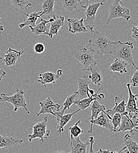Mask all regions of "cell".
Returning a JSON list of instances; mask_svg holds the SVG:
<instances>
[{
    "label": "cell",
    "mask_w": 138,
    "mask_h": 153,
    "mask_svg": "<svg viewBox=\"0 0 138 153\" xmlns=\"http://www.w3.org/2000/svg\"><path fill=\"white\" fill-rule=\"evenodd\" d=\"M91 31L92 37L88 41L89 48L99 55L110 54L113 53V47L120 41H112L103 34L95 30L94 27L88 28Z\"/></svg>",
    "instance_id": "obj_1"
},
{
    "label": "cell",
    "mask_w": 138,
    "mask_h": 153,
    "mask_svg": "<svg viewBox=\"0 0 138 153\" xmlns=\"http://www.w3.org/2000/svg\"><path fill=\"white\" fill-rule=\"evenodd\" d=\"M117 45L118 46V48L116 50L113 51V53L111 54L112 57L114 58L122 59L128 64H131L136 70L138 69V67L135 65L133 59V42L131 41L122 42L120 41L118 44H117Z\"/></svg>",
    "instance_id": "obj_2"
},
{
    "label": "cell",
    "mask_w": 138,
    "mask_h": 153,
    "mask_svg": "<svg viewBox=\"0 0 138 153\" xmlns=\"http://www.w3.org/2000/svg\"><path fill=\"white\" fill-rule=\"evenodd\" d=\"M138 113H129L125 111L122 114L121 123L116 132H124L128 131L131 136L138 134Z\"/></svg>",
    "instance_id": "obj_3"
},
{
    "label": "cell",
    "mask_w": 138,
    "mask_h": 153,
    "mask_svg": "<svg viewBox=\"0 0 138 153\" xmlns=\"http://www.w3.org/2000/svg\"><path fill=\"white\" fill-rule=\"evenodd\" d=\"M119 18H122L126 21H129L131 18L130 10L125 7L122 0H115L109 6V16L105 25H108L112 19Z\"/></svg>",
    "instance_id": "obj_4"
},
{
    "label": "cell",
    "mask_w": 138,
    "mask_h": 153,
    "mask_svg": "<svg viewBox=\"0 0 138 153\" xmlns=\"http://www.w3.org/2000/svg\"><path fill=\"white\" fill-rule=\"evenodd\" d=\"M16 93L11 96H7L5 93H1L0 94V102H10L14 106V111H17L19 108H24L27 114H30L27 108V104L26 103V100L25 98V92L22 89H18L16 87Z\"/></svg>",
    "instance_id": "obj_5"
},
{
    "label": "cell",
    "mask_w": 138,
    "mask_h": 153,
    "mask_svg": "<svg viewBox=\"0 0 138 153\" xmlns=\"http://www.w3.org/2000/svg\"><path fill=\"white\" fill-rule=\"evenodd\" d=\"M48 120V116H46L42 121L36 123L31 128V130H32V133L28 135L30 143L35 138H39L42 143H44V139L48 138L51 133V131L46 128Z\"/></svg>",
    "instance_id": "obj_6"
},
{
    "label": "cell",
    "mask_w": 138,
    "mask_h": 153,
    "mask_svg": "<svg viewBox=\"0 0 138 153\" xmlns=\"http://www.w3.org/2000/svg\"><path fill=\"white\" fill-rule=\"evenodd\" d=\"M94 51L85 47L80 48L74 53V57L83 67L82 71H88L92 64H97L94 59Z\"/></svg>",
    "instance_id": "obj_7"
},
{
    "label": "cell",
    "mask_w": 138,
    "mask_h": 153,
    "mask_svg": "<svg viewBox=\"0 0 138 153\" xmlns=\"http://www.w3.org/2000/svg\"><path fill=\"white\" fill-rule=\"evenodd\" d=\"M41 105V110L37 114V116L45 114H50L55 116L57 113L59 111L61 105L55 103L50 97H48L46 100L39 102Z\"/></svg>",
    "instance_id": "obj_8"
},
{
    "label": "cell",
    "mask_w": 138,
    "mask_h": 153,
    "mask_svg": "<svg viewBox=\"0 0 138 153\" xmlns=\"http://www.w3.org/2000/svg\"><path fill=\"white\" fill-rule=\"evenodd\" d=\"M111 118H112L109 117V115L106 113V111L100 112L97 118H94L93 120H90L91 127L89 130L88 131V133H92V127L94 124L105 128L108 130L113 131L114 128L111 123Z\"/></svg>",
    "instance_id": "obj_9"
},
{
    "label": "cell",
    "mask_w": 138,
    "mask_h": 153,
    "mask_svg": "<svg viewBox=\"0 0 138 153\" xmlns=\"http://www.w3.org/2000/svg\"><path fill=\"white\" fill-rule=\"evenodd\" d=\"M104 1L102 2H99L89 4L86 7V10L85 11L86 19L84 20L86 23V26L88 28L91 27H94V21L96 17V14L98 12L99 7L103 5Z\"/></svg>",
    "instance_id": "obj_10"
},
{
    "label": "cell",
    "mask_w": 138,
    "mask_h": 153,
    "mask_svg": "<svg viewBox=\"0 0 138 153\" xmlns=\"http://www.w3.org/2000/svg\"><path fill=\"white\" fill-rule=\"evenodd\" d=\"M77 81L78 87L77 93L80 99L88 98L94 94V91L89 88V84H91V82L86 76H84L82 78L77 77Z\"/></svg>",
    "instance_id": "obj_11"
},
{
    "label": "cell",
    "mask_w": 138,
    "mask_h": 153,
    "mask_svg": "<svg viewBox=\"0 0 138 153\" xmlns=\"http://www.w3.org/2000/svg\"><path fill=\"white\" fill-rule=\"evenodd\" d=\"M24 51H18L11 48H8L3 57V62L7 67H11L15 65L21 56L24 54Z\"/></svg>",
    "instance_id": "obj_12"
},
{
    "label": "cell",
    "mask_w": 138,
    "mask_h": 153,
    "mask_svg": "<svg viewBox=\"0 0 138 153\" xmlns=\"http://www.w3.org/2000/svg\"><path fill=\"white\" fill-rule=\"evenodd\" d=\"M62 74L63 72L61 69L58 70L56 73L54 72H45L40 74L37 81L40 84L44 85L45 87H46L47 84H55L56 81L59 79Z\"/></svg>",
    "instance_id": "obj_13"
},
{
    "label": "cell",
    "mask_w": 138,
    "mask_h": 153,
    "mask_svg": "<svg viewBox=\"0 0 138 153\" xmlns=\"http://www.w3.org/2000/svg\"><path fill=\"white\" fill-rule=\"evenodd\" d=\"M68 25L69 32L72 34L86 33L88 31V29L84 25L83 19H68Z\"/></svg>",
    "instance_id": "obj_14"
},
{
    "label": "cell",
    "mask_w": 138,
    "mask_h": 153,
    "mask_svg": "<svg viewBox=\"0 0 138 153\" xmlns=\"http://www.w3.org/2000/svg\"><path fill=\"white\" fill-rule=\"evenodd\" d=\"M89 144V140L84 143L80 140L79 136L76 138L71 137L69 152L73 153H85L86 152V147Z\"/></svg>",
    "instance_id": "obj_15"
},
{
    "label": "cell",
    "mask_w": 138,
    "mask_h": 153,
    "mask_svg": "<svg viewBox=\"0 0 138 153\" xmlns=\"http://www.w3.org/2000/svg\"><path fill=\"white\" fill-rule=\"evenodd\" d=\"M105 98V96L103 94L100 93L98 94L97 93L96 94H94L93 95H91L90 97L83 99H80V100H77L74 101V105H77L80 110L83 111L87 108L89 107L94 100H98V101H101Z\"/></svg>",
    "instance_id": "obj_16"
},
{
    "label": "cell",
    "mask_w": 138,
    "mask_h": 153,
    "mask_svg": "<svg viewBox=\"0 0 138 153\" xmlns=\"http://www.w3.org/2000/svg\"><path fill=\"white\" fill-rule=\"evenodd\" d=\"M126 87L128 90L129 98L127 104L125 106V111L129 113H138V109L137 105V101L138 99V94H134L131 89L130 83L126 84Z\"/></svg>",
    "instance_id": "obj_17"
},
{
    "label": "cell",
    "mask_w": 138,
    "mask_h": 153,
    "mask_svg": "<svg viewBox=\"0 0 138 153\" xmlns=\"http://www.w3.org/2000/svg\"><path fill=\"white\" fill-rule=\"evenodd\" d=\"M88 71H90V74L88 76L89 79L91 82L95 85L100 86L103 82V76L101 71L97 66V64H92L90 66Z\"/></svg>",
    "instance_id": "obj_18"
},
{
    "label": "cell",
    "mask_w": 138,
    "mask_h": 153,
    "mask_svg": "<svg viewBox=\"0 0 138 153\" xmlns=\"http://www.w3.org/2000/svg\"><path fill=\"white\" fill-rule=\"evenodd\" d=\"M81 111L80 109L79 108L75 112L70 114H66L60 115L58 113L55 115L57 121L58 122V126H57V132L58 134H61L65 126L68 124V123L71 120V118L76 113H78L79 111Z\"/></svg>",
    "instance_id": "obj_19"
},
{
    "label": "cell",
    "mask_w": 138,
    "mask_h": 153,
    "mask_svg": "<svg viewBox=\"0 0 138 153\" xmlns=\"http://www.w3.org/2000/svg\"><path fill=\"white\" fill-rule=\"evenodd\" d=\"M22 140H16L10 136L2 135L0 134V149L13 148L23 143Z\"/></svg>",
    "instance_id": "obj_20"
},
{
    "label": "cell",
    "mask_w": 138,
    "mask_h": 153,
    "mask_svg": "<svg viewBox=\"0 0 138 153\" xmlns=\"http://www.w3.org/2000/svg\"><path fill=\"white\" fill-rule=\"evenodd\" d=\"M64 20H65L64 16H60L58 17H56V19L54 21L50 22L51 26H50V28H49L48 36L52 38L54 37V36H58L60 28L64 24Z\"/></svg>",
    "instance_id": "obj_21"
},
{
    "label": "cell",
    "mask_w": 138,
    "mask_h": 153,
    "mask_svg": "<svg viewBox=\"0 0 138 153\" xmlns=\"http://www.w3.org/2000/svg\"><path fill=\"white\" fill-rule=\"evenodd\" d=\"M115 106L112 109H108L106 110V113L111 118L114 114L117 113H119L122 114L125 111L126 102L125 99H123V100H120L119 97L116 96L115 97Z\"/></svg>",
    "instance_id": "obj_22"
},
{
    "label": "cell",
    "mask_w": 138,
    "mask_h": 153,
    "mask_svg": "<svg viewBox=\"0 0 138 153\" xmlns=\"http://www.w3.org/2000/svg\"><path fill=\"white\" fill-rule=\"evenodd\" d=\"M49 23V21L45 20L44 19H41V22L38 25H35L34 27L29 26L31 33L37 35H48L49 32V28L47 27L46 24Z\"/></svg>",
    "instance_id": "obj_23"
},
{
    "label": "cell",
    "mask_w": 138,
    "mask_h": 153,
    "mask_svg": "<svg viewBox=\"0 0 138 153\" xmlns=\"http://www.w3.org/2000/svg\"><path fill=\"white\" fill-rule=\"evenodd\" d=\"M128 64L122 59L119 58H115L114 62L109 66V70L112 72H118L122 74L128 72L126 68Z\"/></svg>",
    "instance_id": "obj_24"
},
{
    "label": "cell",
    "mask_w": 138,
    "mask_h": 153,
    "mask_svg": "<svg viewBox=\"0 0 138 153\" xmlns=\"http://www.w3.org/2000/svg\"><path fill=\"white\" fill-rule=\"evenodd\" d=\"M55 0H44L42 5V13L41 15H46L49 19L55 16L54 11V7Z\"/></svg>",
    "instance_id": "obj_25"
},
{
    "label": "cell",
    "mask_w": 138,
    "mask_h": 153,
    "mask_svg": "<svg viewBox=\"0 0 138 153\" xmlns=\"http://www.w3.org/2000/svg\"><path fill=\"white\" fill-rule=\"evenodd\" d=\"M42 11L39 12H33L30 14H27V19L25 20V21L19 25L20 28H22L26 26H31L34 27L35 26V23L37 19L42 17L41 15Z\"/></svg>",
    "instance_id": "obj_26"
},
{
    "label": "cell",
    "mask_w": 138,
    "mask_h": 153,
    "mask_svg": "<svg viewBox=\"0 0 138 153\" xmlns=\"http://www.w3.org/2000/svg\"><path fill=\"white\" fill-rule=\"evenodd\" d=\"M124 145L129 151V153H138V147L137 143L132 139L129 134H126L123 137Z\"/></svg>",
    "instance_id": "obj_27"
},
{
    "label": "cell",
    "mask_w": 138,
    "mask_h": 153,
    "mask_svg": "<svg viewBox=\"0 0 138 153\" xmlns=\"http://www.w3.org/2000/svg\"><path fill=\"white\" fill-rule=\"evenodd\" d=\"M91 109L92 114H91L90 120H93L94 118H97L100 112L106 111L105 106L103 104H100L99 102V101L96 100L92 101Z\"/></svg>",
    "instance_id": "obj_28"
},
{
    "label": "cell",
    "mask_w": 138,
    "mask_h": 153,
    "mask_svg": "<svg viewBox=\"0 0 138 153\" xmlns=\"http://www.w3.org/2000/svg\"><path fill=\"white\" fill-rule=\"evenodd\" d=\"M12 7L17 10L21 12V13H23V10L30 6L32 5L31 2L29 0H10Z\"/></svg>",
    "instance_id": "obj_29"
},
{
    "label": "cell",
    "mask_w": 138,
    "mask_h": 153,
    "mask_svg": "<svg viewBox=\"0 0 138 153\" xmlns=\"http://www.w3.org/2000/svg\"><path fill=\"white\" fill-rule=\"evenodd\" d=\"M62 2L63 8L69 12H72L74 10H77L79 12L78 9L79 2L82 0H59Z\"/></svg>",
    "instance_id": "obj_30"
},
{
    "label": "cell",
    "mask_w": 138,
    "mask_h": 153,
    "mask_svg": "<svg viewBox=\"0 0 138 153\" xmlns=\"http://www.w3.org/2000/svg\"><path fill=\"white\" fill-rule=\"evenodd\" d=\"M78 94L77 91H75L73 94L68 96L64 102L63 103V109L62 111H59L57 113L60 115H63L66 110H69L72 105H74V102L75 100V97Z\"/></svg>",
    "instance_id": "obj_31"
},
{
    "label": "cell",
    "mask_w": 138,
    "mask_h": 153,
    "mask_svg": "<svg viewBox=\"0 0 138 153\" xmlns=\"http://www.w3.org/2000/svg\"><path fill=\"white\" fill-rule=\"evenodd\" d=\"M80 123V120H78L73 126H71L69 128V131L70 133L71 137L76 138L80 135V134L83 133V130H82L78 125Z\"/></svg>",
    "instance_id": "obj_32"
},
{
    "label": "cell",
    "mask_w": 138,
    "mask_h": 153,
    "mask_svg": "<svg viewBox=\"0 0 138 153\" xmlns=\"http://www.w3.org/2000/svg\"><path fill=\"white\" fill-rule=\"evenodd\" d=\"M121 118H122V114L119 113H117L114 114V115L111 118V123L113 126V131L114 133H116V131L120 125L121 123Z\"/></svg>",
    "instance_id": "obj_33"
},
{
    "label": "cell",
    "mask_w": 138,
    "mask_h": 153,
    "mask_svg": "<svg viewBox=\"0 0 138 153\" xmlns=\"http://www.w3.org/2000/svg\"><path fill=\"white\" fill-rule=\"evenodd\" d=\"M34 50L35 53L40 54L44 53L45 50V47L42 43H37L35 45L34 47Z\"/></svg>",
    "instance_id": "obj_34"
},
{
    "label": "cell",
    "mask_w": 138,
    "mask_h": 153,
    "mask_svg": "<svg viewBox=\"0 0 138 153\" xmlns=\"http://www.w3.org/2000/svg\"><path fill=\"white\" fill-rule=\"evenodd\" d=\"M138 69L136 70L135 73L134 74V75L132 76L130 80V84H131L133 87H135L138 85Z\"/></svg>",
    "instance_id": "obj_35"
},
{
    "label": "cell",
    "mask_w": 138,
    "mask_h": 153,
    "mask_svg": "<svg viewBox=\"0 0 138 153\" xmlns=\"http://www.w3.org/2000/svg\"><path fill=\"white\" fill-rule=\"evenodd\" d=\"M132 37L135 39L138 42V26H133L132 28Z\"/></svg>",
    "instance_id": "obj_36"
},
{
    "label": "cell",
    "mask_w": 138,
    "mask_h": 153,
    "mask_svg": "<svg viewBox=\"0 0 138 153\" xmlns=\"http://www.w3.org/2000/svg\"><path fill=\"white\" fill-rule=\"evenodd\" d=\"M89 144H90V149H89V153H95V152L94 151V150H93V145L95 143V138L92 136L89 137Z\"/></svg>",
    "instance_id": "obj_37"
},
{
    "label": "cell",
    "mask_w": 138,
    "mask_h": 153,
    "mask_svg": "<svg viewBox=\"0 0 138 153\" xmlns=\"http://www.w3.org/2000/svg\"><path fill=\"white\" fill-rule=\"evenodd\" d=\"M115 153H129V151L126 147L125 145H123L122 146L118 147L117 149V150L115 152Z\"/></svg>",
    "instance_id": "obj_38"
},
{
    "label": "cell",
    "mask_w": 138,
    "mask_h": 153,
    "mask_svg": "<svg viewBox=\"0 0 138 153\" xmlns=\"http://www.w3.org/2000/svg\"><path fill=\"white\" fill-rule=\"evenodd\" d=\"M99 1V0H97ZM89 0H82L79 2V6L82 8H86L88 5L89 4Z\"/></svg>",
    "instance_id": "obj_39"
},
{
    "label": "cell",
    "mask_w": 138,
    "mask_h": 153,
    "mask_svg": "<svg viewBox=\"0 0 138 153\" xmlns=\"http://www.w3.org/2000/svg\"><path fill=\"white\" fill-rule=\"evenodd\" d=\"M3 62V57L0 58V65ZM6 75V72L0 68V81L2 80V78Z\"/></svg>",
    "instance_id": "obj_40"
},
{
    "label": "cell",
    "mask_w": 138,
    "mask_h": 153,
    "mask_svg": "<svg viewBox=\"0 0 138 153\" xmlns=\"http://www.w3.org/2000/svg\"><path fill=\"white\" fill-rule=\"evenodd\" d=\"M97 153H115V152L110 150H102V149H99V151H98Z\"/></svg>",
    "instance_id": "obj_41"
},
{
    "label": "cell",
    "mask_w": 138,
    "mask_h": 153,
    "mask_svg": "<svg viewBox=\"0 0 138 153\" xmlns=\"http://www.w3.org/2000/svg\"><path fill=\"white\" fill-rule=\"evenodd\" d=\"M1 21V18L0 17V21ZM4 30V27H3L2 25H0V31H1V32H2Z\"/></svg>",
    "instance_id": "obj_42"
}]
</instances>
